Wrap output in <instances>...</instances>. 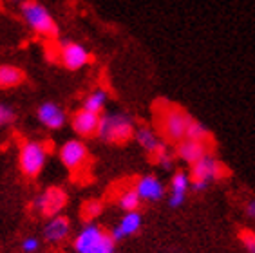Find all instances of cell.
<instances>
[{
  "label": "cell",
  "mask_w": 255,
  "mask_h": 253,
  "mask_svg": "<svg viewBox=\"0 0 255 253\" xmlns=\"http://www.w3.org/2000/svg\"><path fill=\"white\" fill-rule=\"evenodd\" d=\"M157 126L161 136L170 143H181L183 139H187V132L194 118L188 114L185 109L177 107V105H170L165 103L163 107H159L156 114Z\"/></svg>",
  "instance_id": "cell-1"
},
{
  "label": "cell",
  "mask_w": 255,
  "mask_h": 253,
  "mask_svg": "<svg viewBox=\"0 0 255 253\" xmlns=\"http://www.w3.org/2000/svg\"><path fill=\"white\" fill-rule=\"evenodd\" d=\"M134 132H136V123L128 114L109 112L100 116V128L96 137L111 145H125L134 139Z\"/></svg>",
  "instance_id": "cell-2"
},
{
  "label": "cell",
  "mask_w": 255,
  "mask_h": 253,
  "mask_svg": "<svg viewBox=\"0 0 255 253\" xmlns=\"http://www.w3.org/2000/svg\"><path fill=\"white\" fill-rule=\"evenodd\" d=\"M20 13L24 16L25 24L31 31L45 38H56L58 36V24L53 18L51 11L38 0H24L20 4Z\"/></svg>",
  "instance_id": "cell-3"
},
{
  "label": "cell",
  "mask_w": 255,
  "mask_h": 253,
  "mask_svg": "<svg viewBox=\"0 0 255 253\" xmlns=\"http://www.w3.org/2000/svg\"><path fill=\"white\" fill-rule=\"evenodd\" d=\"M114 246L113 235L94 223L85 224L73 241L76 253H114Z\"/></svg>",
  "instance_id": "cell-4"
},
{
  "label": "cell",
  "mask_w": 255,
  "mask_h": 253,
  "mask_svg": "<svg viewBox=\"0 0 255 253\" xmlns=\"http://www.w3.org/2000/svg\"><path fill=\"white\" fill-rule=\"evenodd\" d=\"M188 175H190V188L196 190V192H203L214 181H219L223 177H226L228 170H226V166L217 157L208 154V156H205L203 159H199L197 163H194L190 166Z\"/></svg>",
  "instance_id": "cell-5"
},
{
  "label": "cell",
  "mask_w": 255,
  "mask_h": 253,
  "mask_svg": "<svg viewBox=\"0 0 255 253\" xmlns=\"http://www.w3.org/2000/svg\"><path fill=\"white\" fill-rule=\"evenodd\" d=\"M47 157H49V148H47L45 143L27 139V141L20 145L18 150L20 170H22V174L25 177L34 179V177H38L42 174L45 163H47Z\"/></svg>",
  "instance_id": "cell-6"
},
{
  "label": "cell",
  "mask_w": 255,
  "mask_h": 253,
  "mask_svg": "<svg viewBox=\"0 0 255 253\" xmlns=\"http://www.w3.org/2000/svg\"><path fill=\"white\" fill-rule=\"evenodd\" d=\"M58 157L69 172H80L89 166L91 154H89L87 145L82 139H69L60 146Z\"/></svg>",
  "instance_id": "cell-7"
},
{
  "label": "cell",
  "mask_w": 255,
  "mask_h": 253,
  "mask_svg": "<svg viewBox=\"0 0 255 253\" xmlns=\"http://www.w3.org/2000/svg\"><path fill=\"white\" fill-rule=\"evenodd\" d=\"M33 205L40 214L51 219V217L60 215V212L67 206V194H65V190L60 188V186H49V188H45L44 192L34 199Z\"/></svg>",
  "instance_id": "cell-8"
},
{
  "label": "cell",
  "mask_w": 255,
  "mask_h": 253,
  "mask_svg": "<svg viewBox=\"0 0 255 253\" xmlns=\"http://www.w3.org/2000/svg\"><path fill=\"white\" fill-rule=\"evenodd\" d=\"M58 60L65 69H69V71H78V69L89 65L91 60H93V56L89 53V49L84 47L82 44L65 40L58 47Z\"/></svg>",
  "instance_id": "cell-9"
},
{
  "label": "cell",
  "mask_w": 255,
  "mask_h": 253,
  "mask_svg": "<svg viewBox=\"0 0 255 253\" xmlns=\"http://www.w3.org/2000/svg\"><path fill=\"white\" fill-rule=\"evenodd\" d=\"M71 126H73L74 134L80 137H84V139L96 137L98 136V128H100V116L85 111V109H78V111L71 116Z\"/></svg>",
  "instance_id": "cell-10"
},
{
  "label": "cell",
  "mask_w": 255,
  "mask_h": 253,
  "mask_svg": "<svg viewBox=\"0 0 255 253\" xmlns=\"http://www.w3.org/2000/svg\"><path fill=\"white\" fill-rule=\"evenodd\" d=\"M36 118H38V122L42 123L45 128H49V130H60V128L67 123V114H65V111L54 102L42 103V105L36 109Z\"/></svg>",
  "instance_id": "cell-11"
},
{
  "label": "cell",
  "mask_w": 255,
  "mask_h": 253,
  "mask_svg": "<svg viewBox=\"0 0 255 253\" xmlns=\"http://www.w3.org/2000/svg\"><path fill=\"white\" fill-rule=\"evenodd\" d=\"M134 190L139 195V199L147 201V203H156L161 201L165 197V185L157 179L156 175H143L137 177V181L134 183Z\"/></svg>",
  "instance_id": "cell-12"
},
{
  "label": "cell",
  "mask_w": 255,
  "mask_h": 253,
  "mask_svg": "<svg viewBox=\"0 0 255 253\" xmlns=\"http://www.w3.org/2000/svg\"><path fill=\"white\" fill-rule=\"evenodd\" d=\"M212 143H203V141H194V139H183L181 143H177L176 156L181 161H185L187 165H194L199 159L210 154Z\"/></svg>",
  "instance_id": "cell-13"
},
{
  "label": "cell",
  "mask_w": 255,
  "mask_h": 253,
  "mask_svg": "<svg viewBox=\"0 0 255 253\" xmlns=\"http://www.w3.org/2000/svg\"><path fill=\"white\" fill-rule=\"evenodd\" d=\"M69 235H71V223H69V219L64 217V215L51 217L47 221V224L44 226V237L47 243H53V244L64 243Z\"/></svg>",
  "instance_id": "cell-14"
},
{
  "label": "cell",
  "mask_w": 255,
  "mask_h": 253,
  "mask_svg": "<svg viewBox=\"0 0 255 253\" xmlns=\"http://www.w3.org/2000/svg\"><path fill=\"white\" fill-rule=\"evenodd\" d=\"M141 224H143V219L139 212H127V214L120 219L118 226L113 228V232H111L114 243H118V241H122V239H125V237H130V235H136L137 232L141 230Z\"/></svg>",
  "instance_id": "cell-15"
},
{
  "label": "cell",
  "mask_w": 255,
  "mask_h": 253,
  "mask_svg": "<svg viewBox=\"0 0 255 253\" xmlns=\"http://www.w3.org/2000/svg\"><path fill=\"white\" fill-rule=\"evenodd\" d=\"M134 139H136L137 145L141 146L147 154H150V156H154V154H156V152L159 150L163 145H165V143H163V139H161V136L154 130L152 126H148V125L136 126Z\"/></svg>",
  "instance_id": "cell-16"
},
{
  "label": "cell",
  "mask_w": 255,
  "mask_h": 253,
  "mask_svg": "<svg viewBox=\"0 0 255 253\" xmlns=\"http://www.w3.org/2000/svg\"><path fill=\"white\" fill-rule=\"evenodd\" d=\"M25 73L16 65L4 63L0 65V91H9V89L20 87L25 82Z\"/></svg>",
  "instance_id": "cell-17"
},
{
  "label": "cell",
  "mask_w": 255,
  "mask_h": 253,
  "mask_svg": "<svg viewBox=\"0 0 255 253\" xmlns=\"http://www.w3.org/2000/svg\"><path fill=\"white\" fill-rule=\"evenodd\" d=\"M107 91L102 87L94 89L93 93H89L87 96L84 98V102H82V109H85V111L93 112V114H98V116H102L103 114V109H105V105H107Z\"/></svg>",
  "instance_id": "cell-18"
},
{
  "label": "cell",
  "mask_w": 255,
  "mask_h": 253,
  "mask_svg": "<svg viewBox=\"0 0 255 253\" xmlns=\"http://www.w3.org/2000/svg\"><path fill=\"white\" fill-rule=\"evenodd\" d=\"M116 205L127 214V212H137V208L141 206V199H139V195L136 194V190L132 188H125L122 190L116 197Z\"/></svg>",
  "instance_id": "cell-19"
},
{
  "label": "cell",
  "mask_w": 255,
  "mask_h": 253,
  "mask_svg": "<svg viewBox=\"0 0 255 253\" xmlns=\"http://www.w3.org/2000/svg\"><path fill=\"white\" fill-rule=\"evenodd\" d=\"M103 214V203L100 199H89L85 201L82 208H80V217L84 223L93 224L96 219H100V215Z\"/></svg>",
  "instance_id": "cell-20"
},
{
  "label": "cell",
  "mask_w": 255,
  "mask_h": 253,
  "mask_svg": "<svg viewBox=\"0 0 255 253\" xmlns=\"http://www.w3.org/2000/svg\"><path fill=\"white\" fill-rule=\"evenodd\" d=\"M188 188H190V175L185 170H177L174 172L170 179V194H179V195H187Z\"/></svg>",
  "instance_id": "cell-21"
},
{
  "label": "cell",
  "mask_w": 255,
  "mask_h": 253,
  "mask_svg": "<svg viewBox=\"0 0 255 253\" xmlns=\"http://www.w3.org/2000/svg\"><path fill=\"white\" fill-rule=\"evenodd\" d=\"M187 139H194V141H203V143H212V134L201 122L192 120L190 126H188V132H187Z\"/></svg>",
  "instance_id": "cell-22"
},
{
  "label": "cell",
  "mask_w": 255,
  "mask_h": 253,
  "mask_svg": "<svg viewBox=\"0 0 255 253\" xmlns=\"http://www.w3.org/2000/svg\"><path fill=\"white\" fill-rule=\"evenodd\" d=\"M152 159L156 161V165H159L161 168H165V170L172 168V165H174V154L168 150L167 145H163L161 148L152 156Z\"/></svg>",
  "instance_id": "cell-23"
},
{
  "label": "cell",
  "mask_w": 255,
  "mask_h": 253,
  "mask_svg": "<svg viewBox=\"0 0 255 253\" xmlns=\"http://www.w3.org/2000/svg\"><path fill=\"white\" fill-rule=\"evenodd\" d=\"M239 239L245 250L248 253H255V232H250V230H245V232H241Z\"/></svg>",
  "instance_id": "cell-24"
},
{
  "label": "cell",
  "mask_w": 255,
  "mask_h": 253,
  "mask_svg": "<svg viewBox=\"0 0 255 253\" xmlns=\"http://www.w3.org/2000/svg\"><path fill=\"white\" fill-rule=\"evenodd\" d=\"M15 122V111L9 109L7 105H2L0 103V126H5L9 123Z\"/></svg>",
  "instance_id": "cell-25"
},
{
  "label": "cell",
  "mask_w": 255,
  "mask_h": 253,
  "mask_svg": "<svg viewBox=\"0 0 255 253\" xmlns=\"http://www.w3.org/2000/svg\"><path fill=\"white\" fill-rule=\"evenodd\" d=\"M38 250H40V241L36 237H33V235H29V237H25L22 241V252L24 253H36Z\"/></svg>",
  "instance_id": "cell-26"
},
{
  "label": "cell",
  "mask_w": 255,
  "mask_h": 253,
  "mask_svg": "<svg viewBox=\"0 0 255 253\" xmlns=\"http://www.w3.org/2000/svg\"><path fill=\"white\" fill-rule=\"evenodd\" d=\"M185 199H187V195H179V194H170V197H168V205L172 206V208H179V206L185 203Z\"/></svg>",
  "instance_id": "cell-27"
},
{
  "label": "cell",
  "mask_w": 255,
  "mask_h": 253,
  "mask_svg": "<svg viewBox=\"0 0 255 253\" xmlns=\"http://www.w3.org/2000/svg\"><path fill=\"white\" fill-rule=\"evenodd\" d=\"M245 214L250 217V219H255V199H250L245 205Z\"/></svg>",
  "instance_id": "cell-28"
},
{
  "label": "cell",
  "mask_w": 255,
  "mask_h": 253,
  "mask_svg": "<svg viewBox=\"0 0 255 253\" xmlns=\"http://www.w3.org/2000/svg\"><path fill=\"white\" fill-rule=\"evenodd\" d=\"M2 2H4V0H0V5H2Z\"/></svg>",
  "instance_id": "cell-29"
},
{
  "label": "cell",
  "mask_w": 255,
  "mask_h": 253,
  "mask_svg": "<svg viewBox=\"0 0 255 253\" xmlns=\"http://www.w3.org/2000/svg\"><path fill=\"white\" fill-rule=\"evenodd\" d=\"M114 253H116V252H114Z\"/></svg>",
  "instance_id": "cell-30"
}]
</instances>
